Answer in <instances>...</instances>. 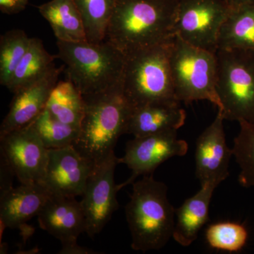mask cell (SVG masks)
Here are the masks:
<instances>
[{
    "instance_id": "6da1fadb",
    "label": "cell",
    "mask_w": 254,
    "mask_h": 254,
    "mask_svg": "<svg viewBox=\"0 0 254 254\" xmlns=\"http://www.w3.org/2000/svg\"><path fill=\"white\" fill-rule=\"evenodd\" d=\"M180 0H117L106 39L126 56L175 37Z\"/></svg>"
},
{
    "instance_id": "7a4b0ae2",
    "label": "cell",
    "mask_w": 254,
    "mask_h": 254,
    "mask_svg": "<svg viewBox=\"0 0 254 254\" xmlns=\"http://www.w3.org/2000/svg\"><path fill=\"white\" fill-rule=\"evenodd\" d=\"M126 218L131 235L132 250H160L173 237L175 209L168 196V187L152 175L133 183Z\"/></svg>"
},
{
    "instance_id": "3957f363",
    "label": "cell",
    "mask_w": 254,
    "mask_h": 254,
    "mask_svg": "<svg viewBox=\"0 0 254 254\" xmlns=\"http://www.w3.org/2000/svg\"><path fill=\"white\" fill-rule=\"evenodd\" d=\"M83 98L84 116L73 146L95 166L114 153L119 138L125 133L132 108L124 95L123 83Z\"/></svg>"
},
{
    "instance_id": "277c9868",
    "label": "cell",
    "mask_w": 254,
    "mask_h": 254,
    "mask_svg": "<svg viewBox=\"0 0 254 254\" xmlns=\"http://www.w3.org/2000/svg\"><path fill=\"white\" fill-rule=\"evenodd\" d=\"M59 58L68 79L83 96L99 94L123 83L125 55L106 41L100 43L58 41Z\"/></svg>"
},
{
    "instance_id": "5b68a950",
    "label": "cell",
    "mask_w": 254,
    "mask_h": 254,
    "mask_svg": "<svg viewBox=\"0 0 254 254\" xmlns=\"http://www.w3.org/2000/svg\"><path fill=\"white\" fill-rule=\"evenodd\" d=\"M172 40L125 56L123 89L131 108L177 100L170 71Z\"/></svg>"
},
{
    "instance_id": "8992f818",
    "label": "cell",
    "mask_w": 254,
    "mask_h": 254,
    "mask_svg": "<svg viewBox=\"0 0 254 254\" xmlns=\"http://www.w3.org/2000/svg\"><path fill=\"white\" fill-rule=\"evenodd\" d=\"M170 65L179 102L208 100L221 108L216 91V53L191 46L175 35L170 43Z\"/></svg>"
},
{
    "instance_id": "52a82bcc",
    "label": "cell",
    "mask_w": 254,
    "mask_h": 254,
    "mask_svg": "<svg viewBox=\"0 0 254 254\" xmlns=\"http://www.w3.org/2000/svg\"><path fill=\"white\" fill-rule=\"evenodd\" d=\"M216 91L229 121L254 123V54L241 50L216 52Z\"/></svg>"
},
{
    "instance_id": "ba28073f",
    "label": "cell",
    "mask_w": 254,
    "mask_h": 254,
    "mask_svg": "<svg viewBox=\"0 0 254 254\" xmlns=\"http://www.w3.org/2000/svg\"><path fill=\"white\" fill-rule=\"evenodd\" d=\"M232 8L227 0H180L175 34L191 46L216 53L220 30Z\"/></svg>"
},
{
    "instance_id": "9c48e42d",
    "label": "cell",
    "mask_w": 254,
    "mask_h": 254,
    "mask_svg": "<svg viewBox=\"0 0 254 254\" xmlns=\"http://www.w3.org/2000/svg\"><path fill=\"white\" fill-rule=\"evenodd\" d=\"M119 164L115 152L93 167L86 182L81 203L86 217V232L91 238L103 230L119 208L118 185L115 171Z\"/></svg>"
},
{
    "instance_id": "30bf717a",
    "label": "cell",
    "mask_w": 254,
    "mask_h": 254,
    "mask_svg": "<svg viewBox=\"0 0 254 254\" xmlns=\"http://www.w3.org/2000/svg\"><path fill=\"white\" fill-rule=\"evenodd\" d=\"M0 151L20 183H43L49 158L45 146L31 124L0 138Z\"/></svg>"
},
{
    "instance_id": "8fae6325",
    "label": "cell",
    "mask_w": 254,
    "mask_h": 254,
    "mask_svg": "<svg viewBox=\"0 0 254 254\" xmlns=\"http://www.w3.org/2000/svg\"><path fill=\"white\" fill-rule=\"evenodd\" d=\"M187 151L188 143L177 138V131L134 137L127 143L123 158H119V164H125L132 171L129 179L118 185L119 190L133 184L138 177L152 175L159 165L169 159L185 156Z\"/></svg>"
},
{
    "instance_id": "7c38bea8",
    "label": "cell",
    "mask_w": 254,
    "mask_h": 254,
    "mask_svg": "<svg viewBox=\"0 0 254 254\" xmlns=\"http://www.w3.org/2000/svg\"><path fill=\"white\" fill-rule=\"evenodd\" d=\"M93 167L73 145L49 150L42 185L52 195L82 196Z\"/></svg>"
},
{
    "instance_id": "4fadbf2b",
    "label": "cell",
    "mask_w": 254,
    "mask_h": 254,
    "mask_svg": "<svg viewBox=\"0 0 254 254\" xmlns=\"http://www.w3.org/2000/svg\"><path fill=\"white\" fill-rule=\"evenodd\" d=\"M222 111L218 110L213 123L198 136L195 145V175L200 184L218 186L230 175L232 149L227 145Z\"/></svg>"
},
{
    "instance_id": "5bb4252c",
    "label": "cell",
    "mask_w": 254,
    "mask_h": 254,
    "mask_svg": "<svg viewBox=\"0 0 254 254\" xmlns=\"http://www.w3.org/2000/svg\"><path fill=\"white\" fill-rule=\"evenodd\" d=\"M65 66L52 68L45 76L14 93L9 113L0 127V138L28 126L46 108L50 93Z\"/></svg>"
},
{
    "instance_id": "9a60e30c",
    "label": "cell",
    "mask_w": 254,
    "mask_h": 254,
    "mask_svg": "<svg viewBox=\"0 0 254 254\" xmlns=\"http://www.w3.org/2000/svg\"><path fill=\"white\" fill-rule=\"evenodd\" d=\"M37 216L42 230L62 245L77 242L78 236L86 232L84 211L76 197L51 194Z\"/></svg>"
},
{
    "instance_id": "2e32d148",
    "label": "cell",
    "mask_w": 254,
    "mask_h": 254,
    "mask_svg": "<svg viewBox=\"0 0 254 254\" xmlns=\"http://www.w3.org/2000/svg\"><path fill=\"white\" fill-rule=\"evenodd\" d=\"M180 102H158L131 108L125 133L141 137L177 131L186 121L187 114Z\"/></svg>"
},
{
    "instance_id": "e0dca14e",
    "label": "cell",
    "mask_w": 254,
    "mask_h": 254,
    "mask_svg": "<svg viewBox=\"0 0 254 254\" xmlns=\"http://www.w3.org/2000/svg\"><path fill=\"white\" fill-rule=\"evenodd\" d=\"M51 193L41 184L23 185L11 188L0 195V219L1 230L21 228L38 215Z\"/></svg>"
},
{
    "instance_id": "ac0fdd59",
    "label": "cell",
    "mask_w": 254,
    "mask_h": 254,
    "mask_svg": "<svg viewBox=\"0 0 254 254\" xmlns=\"http://www.w3.org/2000/svg\"><path fill=\"white\" fill-rule=\"evenodd\" d=\"M217 185H201L195 194L187 198L175 209V223L173 238L182 247H189L197 240L198 234L209 219V208Z\"/></svg>"
},
{
    "instance_id": "d6986e66",
    "label": "cell",
    "mask_w": 254,
    "mask_h": 254,
    "mask_svg": "<svg viewBox=\"0 0 254 254\" xmlns=\"http://www.w3.org/2000/svg\"><path fill=\"white\" fill-rule=\"evenodd\" d=\"M37 8L50 23L58 41H88L83 18L73 0H51Z\"/></svg>"
},
{
    "instance_id": "ffe728a7",
    "label": "cell",
    "mask_w": 254,
    "mask_h": 254,
    "mask_svg": "<svg viewBox=\"0 0 254 254\" xmlns=\"http://www.w3.org/2000/svg\"><path fill=\"white\" fill-rule=\"evenodd\" d=\"M218 49L254 54V3L232 6L219 34Z\"/></svg>"
},
{
    "instance_id": "44dd1931",
    "label": "cell",
    "mask_w": 254,
    "mask_h": 254,
    "mask_svg": "<svg viewBox=\"0 0 254 254\" xmlns=\"http://www.w3.org/2000/svg\"><path fill=\"white\" fill-rule=\"evenodd\" d=\"M56 55H50L39 38H31L29 48L13 73L6 88L15 93L43 77L55 65Z\"/></svg>"
},
{
    "instance_id": "7402d4cb",
    "label": "cell",
    "mask_w": 254,
    "mask_h": 254,
    "mask_svg": "<svg viewBox=\"0 0 254 254\" xmlns=\"http://www.w3.org/2000/svg\"><path fill=\"white\" fill-rule=\"evenodd\" d=\"M46 109L60 121L80 128L84 116V98L72 81H58L50 93Z\"/></svg>"
},
{
    "instance_id": "603a6c76",
    "label": "cell",
    "mask_w": 254,
    "mask_h": 254,
    "mask_svg": "<svg viewBox=\"0 0 254 254\" xmlns=\"http://www.w3.org/2000/svg\"><path fill=\"white\" fill-rule=\"evenodd\" d=\"M83 18L87 41L100 43L107 33L117 0H73Z\"/></svg>"
},
{
    "instance_id": "cb8c5ba5",
    "label": "cell",
    "mask_w": 254,
    "mask_h": 254,
    "mask_svg": "<svg viewBox=\"0 0 254 254\" xmlns=\"http://www.w3.org/2000/svg\"><path fill=\"white\" fill-rule=\"evenodd\" d=\"M31 125L48 150L72 145L79 135V128L60 121L46 108Z\"/></svg>"
},
{
    "instance_id": "d4e9b609",
    "label": "cell",
    "mask_w": 254,
    "mask_h": 254,
    "mask_svg": "<svg viewBox=\"0 0 254 254\" xmlns=\"http://www.w3.org/2000/svg\"><path fill=\"white\" fill-rule=\"evenodd\" d=\"M31 38L20 29L11 30L0 38V83L6 87L29 48Z\"/></svg>"
},
{
    "instance_id": "484cf974",
    "label": "cell",
    "mask_w": 254,
    "mask_h": 254,
    "mask_svg": "<svg viewBox=\"0 0 254 254\" xmlns=\"http://www.w3.org/2000/svg\"><path fill=\"white\" fill-rule=\"evenodd\" d=\"M240 130L234 140L233 155L240 166L239 182L245 188L254 187V123L240 122Z\"/></svg>"
},
{
    "instance_id": "4316f807",
    "label": "cell",
    "mask_w": 254,
    "mask_h": 254,
    "mask_svg": "<svg viewBox=\"0 0 254 254\" xmlns=\"http://www.w3.org/2000/svg\"><path fill=\"white\" fill-rule=\"evenodd\" d=\"M248 238L247 228L237 222H217L210 225L205 232L208 245L225 252H240L247 245Z\"/></svg>"
},
{
    "instance_id": "83f0119b",
    "label": "cell",
    "mask_w": 254,
    "mask_h": 254,
    "mask_svg": "<svg viewBox=\"0 0 254 254\" xmlns=\"http://www.w3.org/2000/svg\"><path fill=\"white\" fill-rule=\"evenodd\" d=\"M0 158V195H1L13 188L12 180L15 175L4 155L1 154Z\"/></svg>"
},
{
    "instance_id": "f1b7e54d",
    "label": "cell",
    "mask_w": 254,
    "mask_h": 254,
    "mask_svg": "<svg viewBox=\"0 0 254 254\" xmlns=\"http://www.w3.org/2000/svg\"><path fill=\"white\" fill-rule=\"evenodd\" d=\"M28 0H0V10L3 14H16L26 9Z\"/></svg>"
},
{
    "instance_id": "f546056e",
    "label": "cell",
    "mask_w": 254,
    "mask_h": 254,
    "mask_svg": "<svg viewBox=\"0 0 254 254\" xmlns=\"http://www.w3.org/2000/svg\"><path fill=\"white\" fill-rule=\"evenodd\" d=\"M62 250L60 251V254H98L95 251L86 247L78 245L77 242H71V243L64 244Z\"/></svg>"
},
{
    "instance_id": "4dcf8cb0",
    "label": "cell",
    "mask_w": 254,
    "mask_h": 254,
    "mask_svg": "<svg viewBox=\"0 0 254 254\" xmlns=\"http://www.w3.org/2000/svg\"><path fill=\"white\" fill-rule=\"evenodd\" d=\"M227 2L231 6H235L239 5L250 4V3H254V0H227Z\"/></svg>"
}]
</instances>
